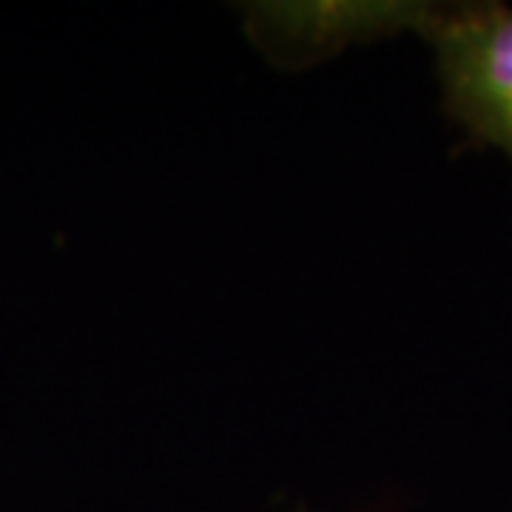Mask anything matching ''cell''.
Wrapping results in <instances>:
<instances>
[{
	"label": "cell",
	"instance_id": "6da1fadb",
	"mask_svg": "<svg viewBox=\"0 0 512 512\" xmlns=\"http://www.w3.org/2000/svg\"><path fill=\"white\" fill-rule=\"evenodd\" d=\"M424 37L436 46L450 114L512 160V9L441 6Z\"/></svg>",
	"mask_w": 512,
	"mask_h": 512
},
{
	"label": "cell",
	"instance_id": "7a4b0ae2",
	"mask_svg": "<svg viewBox=\"0 0 512 512\" xmlns=\"http://www.w3.org/2000/svg\"><path fill=\"white\" fill-rule=\"evenodd\" d=\"M441 6L427 3H259L248 12V29L265 55L285 66H305L342 49L350 40L427 35Z\"/></svg>",
	"mask_w": 512,
	"mask_h": 512
}]
</instances>
